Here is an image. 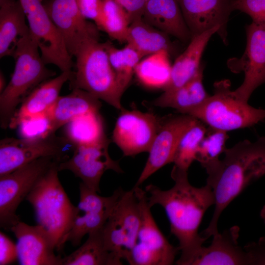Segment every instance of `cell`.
Segmentation results:
<instances>
[{
  "mask_svg": "<svg viewBox=\"0 0 265 265\" xmlns=\"http://www.w3.org/2000/svg\"><path fill=\"white\" fill-rule=\"evenodd\" d=\"M171 176L174 185L162 190L152 184L145 187L149 206L159 205L164 210L170 222L171 233L177 238L181 254L178 265H190L204 241L198 229L207 210L214 205L210 186L197 187L188 179V170L174 165Z\"/></svg>",
  "mask_w": 265,
  "mask_h": 265,
  "instance_id": "6da1fadb",
  "label": "cell"
},
{
  "mask_svg": "<svg viewBox=\"0 0 265 265\" xmlns=\"http://www.w3.org/2000/svg\"><path fill=\"white\" fill-rule=\"evenodd\" d=\"M224 157L206 169L207 184L215 199L213 213L202 235L208 238L218 233L219 218L226 208L252 182L265 175V136L254 142L241 141L226 148Z\"/></svg>",
  "mask_w": 265,
  "mask_h": 265,
  "instance_id": "7a4b0ae2",
  "label": "cell"
},
{
  "mask_svg": "<svg viewBox=\"0 0 265 265\" xmlns=\"http://www.w3.org/2000/svg\"><path fill=\"white\" fill-rule=\"evenodd\" d=\"M55 163L39 180L26 198L35 212L38 224L50 234L56 251L61 252L67 235L80 212L70 201L58 178Z\"/></svg>",
  "mask_w": 265,
  "mask_h": 265,
  "instance_id": "3957f363",
  "label": "cell"
},
{
  "mask_svg": "<svg viewBox=\"0 0 265 265\" xmlns=\"http://www.w3.org/2000/svg\"><path fill=\"white\" fill-rule=\"evenodd\" d=\"M15 61L11 79L0 94V124L9 127L18 106L38 85L56 75L44 62L30 32L17 41L12 56Z\"/></svg>",
  "mask_w": 265,
  "mask_h": 265,
  "instance_id": "277c9868",
  "label": "cell"
},
{
  "mask_svg": "<svg viewBox=\"0 0 265 265\" xmlns=\"http://www.w3.org/2000/svg\"><path fill=\"white\" fill-rule=\"evenodd\" d=\"M74 56L76 69L68 81L70 88L83 90L120 111L125 109L121 104L123 94L103 43L88 40Z\"/></svg>",
  "mask_w": 265,
  "mask_h": 265,
  "instance_id": "5b68a950",
  "label": "cell"
},
{
  "mask_svg": "<svg viewBox=\"0 0 265 265\" xmlns=\"http://www.w3.org/2000/svg\"><path fill=\"white\" fill-rule=\"evenodd\" d=\"M212 96L199 106L187 111L209 127L228 132L251 127L265 119V109L250 106L231 89L228 80L214 84Z\"/></svg>",
  "mask_w": 265,
  "mask_h": 265,
  "instance_id": "8992f818",
  "label": "cell"
},
{
  "mask_svg": "<svg viewBox=\"0 0 265 265\" xmlns=\"http://www.w3.org/2000/svg\"><path fill=\"white\" fill-rule=\"evenodd\" d=\"M61 162L53 157L36 159L17 169L0 176V226L6 231L20 220L16 214L20 203L39 180L55 163Z\"/></svg>",
  "mask_w": 265,
  "mask_h": 265,
  "instance_id": "52a82bcc",
  "label": "cell"
},
{
  "mask_svg": "<svg viewBox=\"0 0 265 265\" xmlns=\"http://www.w3.org/2000/svg\"><path fill=\"white\" fill-rule=\"evenodd\" d=\"M133 189L140 204L141 221L136 242L126 261L131 265H172L179 247L172 245L159 229L145 190L135 186Z\"/></svg>",
  "mask_w": 265,
  "mask_h": 265,
  "instance_id": "ba28073f",
  "label": "cell"
},
{
  "mask_svg": "<svg viewBox=\"0 0 265 265\" xmlns=\"http://www.w3.org/2000/svg\"><path fill=\"white\" fill-rule=\"evenodd\" d=\"M141 221L140 204L133 189L122 192L101 228L107 250L126 260L136 240Z\"/></svg>",
  "mask_w": 265,
  "mask_h": 265,
  "instance_id": "9c48e42d",
  "label": "cell"
},
{
  "mask_svg": "<svg viewBox=\"0 0 265 265\" xmlns=\"http://www.w3.org/2000/svg\"><path fill=\"white\" fill-rule=\"evenodd\" d=\"M28 24L30 34L37 44L47 65L53 64L62 72L72 70L74 63L64 39L39 0H19Z\"/></svg>",
  "mask_w": 265,
  "mask_h": 265,
  "instance_id": "30bf717a",
  "label": "cell"
},
{
  "mask_svg": "<svg viewBox=\"0 0 265 265\" xmlns=\"http://www.w3.org/2000/svg\"><path fill=\"white\" fill-rule=\"evenodd\" d=\"M69 145L63 136L55 133L34 138H4L0 141V176L41 158L64 161Z\"/></svg>",
  "mask_w": 265,
  "mask_h": 265,
  "instance_id": "8fae6325",
  "label": "cell"
},
{
  "mask_svg": "<svg viewBox=\"0 0 265 265\" xmlns=\"http://www.w3.org/2000/svg\"><path fill=\"white\" fill-rule=\"evenodd\" d=\"M161 121L152 112L137 110L121 111L112 132V140L126 157L148 152Z\"/></svg>",
  "mask_w": 265,
  "mask_h": 265,
  "instance_id": "7c38bea8",
  "label": "cell"
},
{
  "mask_svg": "<svg viewBox=\"0 0 265 265\" xmlns=\"http://www.w3.org/2000/svg\"><path fill=\"white\" fill-rule=\"evenodd\" d=\"M109 143L106 137L95 143L74 148L72 157L59 163V171H71L87 187L100 192L101 179L106 171L123 172L119 161L112 159L109 154Z\"/></svg>",
  "mask_w": 265,
  "mask_h": 265,
  "instance_id": "4fadbf2b",
  "label": "cell"
},
{
  "mask_svg": "<svg viewBox=\"0 0 265 265\" xmlns=\"http://www.w3.org/2000/svg\"><path fill=\"white\" fill-rule=\"evenodd\" d=\"M246 30V46L243 55L239 59H231L228 65L233 72L244 73L243 82L234 92L248 102L254 91L265 83V27L252 22Z\"/></svg>",
  "mask_w": 265,
  "mask_h": 265,
  "instance_id": "5bb4252c",
  "label": "cell"
},
{
  "mask_svg": "<svg viewBox=\"0 0 265 265\" xmlns=\"http://www.w3.org/2000/svg\"><path fill=\"white\" fill-rule=\"evenodd\" d=\"M196 120L192 116L180 113L161 117L159 131L148 152L147 161L135 186H139L158 170L173 162L181 137Z\"/></svg>",
  "mask_w": 265,
  "mask_h": 265,
  "instance_id": "9a60e30c",
  "label": "cell"
},
{
  "mask_svg": "<svg viewBox=\"0 0 265 265\" xmlns=\"http://www.w3.org/2000/svg\"><path fill=\"white\" fill-rule=\"evenodd\" d=\"M43 4L72 57L88 40L99 39V28L84 18L76 0H47Z\"/></svg>",
  "mask_w": 265,
  "mask_h": 265,
  "instance_id": "2e32d148",
  "label": "cell"
},
{
  "mask_svg": "<svg viewBox=\"0 0 265 265\" xmlns=\"http://www.w3.org/2000/svg\"><path fill=\"white\" fill-rule=\"evenodd\" d=\"M11 231L17 239L21 265H62V257L55 254L54 243L41 225L31 226L20 221Z\"/></svg>",
  "mask_w": 265,
  "mask_h": 265,
  "instance_id": "e0dca14e",
  "label": "cell"
},
{
  "mask_svg": "<svg viewBox=\"0 0 265 265\" xmlns=\"http://www.w3.org/2000/svg\"><path fill=\"white\" fill-rule=\"evenodd\" d=\"M191 37L215 26L221 28L220 37L227 42V26L232 0H178Z\"/></svg>",
  "mask_w": 265,
  "mask_h": 265,
  "instance_id": "ac0fdd59",
  "label": "cell"
},
{
  "mask_svg": "<svg viewBox=\"0 0 265 265\" xmlns=\"http://www.w3.org/2000/svg\"><path fill=\"white\" fill-rule=\"evenodd\" d=\"M239 231L235 226L213 236L211 244L201 247L190 265H248L246 252L238 242Z\"/></svg>",
  "mask_w": 265,
  "mask_h": 265,
  "instance_id": "d6986e66",
  "label": "cell"
},
{
  "mask_svg": "<svg viewBox=\"0 0 265 265\" xmlns=\"http://www.w3.org/2000/svg\"><path fill=\"white\" fill-rule=\"evenodd\" d=\"M72 70L43 82L35 87L17 109L9 125L15 129L23 121L47 111L55 102L64 84L69 81Z\"/></svg>",
  "mask_w": 265,
  "mask_h": 265,
  "instance_id": "ffe728a7",
  "label": "cell"
},
{
  "mask_svg": "<svg viewBox=\"0 0 265 265\" xmlns=\"http://www.w3.org/2000/svg\"><path fill=\"white\" fill-rule=\"evenodd\" d=\"M142 18L151 26L182 42L192 38L178 0H147Z\"/></svg>",
  "mask_w": 265,
  "mask_h": 265,
  "instance_id": "44dd1931",
  "label": "cell"
},
{
  "mask_svg": "<svg viewBox=\"0 0 265 265\" xmlns=\"http://www.w3.org/2000/svg\"><path fill=\"white\" fill-rule=\"evenodd\" d=\"M100 100L90 93L74 89L66 95L59 96L45 112L53 133L73 119L91 112L100 111Z\"/></svg>",
  "mask_w": 265,
  "mask_h": 265,
  "instance_id": "7402d4cb",
  "label": "cell"
},
{
  "mask_svg": "<svg viewBox=\"0 0 265 265\" xmlns=\"http://www.w3.org/2000/svg\"><path fill=\"white\" fill-rule=\"evenodd\" d=\"M220 26H215L201 34L193 36L184 52L172 65L171 78L163 91L175 90L191 80L198 73L202 65L201 58L212 35H220Z\"/></svg>",
  "mask_w": 265,
  "mask_h": 265,
  "instance_id": "603a6c76",
  "label": "cell"
},
{
  "mask_svg": "<svg viewBox=\"0 0 265 265\" xmlns=\"http://www.w3.org/2000/svg\"><path fill=\"white\" fill-rule=\"evenodd\" d=\"M19 0H0V58L12 56L18 40L29 32Z\"/></svg>",
  "mask_w": 265,
  "mask_h": 265,
  "instance_id": "cb8c5ba5",
  "label": "cell"
},
{
  "mask_svg": "<svg viewBox=\"0 0 265 265\" xmlns=\"http://www.w3.org/2000/svg\"><path fill=\"white\" fill-rule=\"evenodd\" d=\"M203 66L196 75L180 87L170 91H163L153 100L152 105L160 107L175 109L179 113L185 114L202 104L210 96L203 83Z\"/></svg>",
  "mask_w": 265,
  "mask_h": 265,
  "instance_id": "d4e9b609",
  "label": "cell"
},
{
  "mask_svg": "<svg viewBox=\"0 0 265 265\" xmlns=\"http://www.w3.org/2000/svg\"><path fill=\"white\" fill-rule=\"evenodd\" d=\"M126 42L142 57L166 51H174L169 35L146 22L142 18L132 21L129 26Z\"/></svg>",
  "mask_w": 265,
  "mask_h": 265,
  "instance_id": "484cf974",
  "label": "cell"
},
{
  "mask_svg": "<svg viewBox=\"0 0 265 265\" xmlns=\"http://www.w3.org/2000/svg\"><path fill=\"white\" fill-rule=\"evenodd\" d=\"M120 265L122 260L106 248L101 228L89 233L84 243L62 259V265Z\"/></svg>",
  "mask_w": 265,
  "mask_h": 265,
  "instance_id": "4316f807",
  "label": "cell"
},
{
  "mask_svg": "<svg viewBox=\"0 0 265 265\" xmlns=\"http://www.w3.org/2000/svg\"><path fill=\"white\" fill-rule=\"evenodd\" d=\"M63 127V136L73 148L95 143L107 137L100 111L80 115Z\"/></svg>",
  "mask_w": 265,
  "mask_h": 265,
  "instance_id": "83f0119b",
  "label": "cell"
},
{
  "mask_svg": "<svg viewBox=\"0 0 265 265\" xmlns=\"http://www.w3.org/2000/svg\"><path fill=\"white\" fill-rule=\"evenodd\" d=\"M169 56L168 52L161 51L140 60L134 70L140 83L149 88L163 90L171 78L172 65Z\"/></svg>",
  "mask_w": 265,
  "mask_h": 265,
  "instance_id": "f1b7e54d",
  "label": "cell"
},
{
  "mask_svg": "<svg viewBox=\"0 0 265 265\" xmlns=\"http://www.w3.org/2000/svg\"><path fill=\"white\" fill-rule=\"evenodd\" d=\"M103 44L115 73L118 87L123 94L134 74L136 66L142 57L128 44L120 49L109 42Z\"/></svg>",
  "mask_w": 265,
  "mask_h": 265,
  "instance_id": "f546056e",
  "label": "cell"
},
{
  "mask_svg": "<svg viewBox=\"0 0 265 265\" xmlns=\"http://www.w3.org/2000/svg\"><path fill=\"white\" fill-rule=\"evenodd\" d=\"M103 15L99 29L120 42H126L130 19L125 9L115 0H102Z\"/></svg>",
  "mask_w": 265,
  "mask_h": 265,
  "instance_id": "4dcf8cb0",
  "label": "cell"
},
{
  "mask_svg": "<svg viewBox=\"0 0 265 265\" xmlns=\"http://www.w3.org/2000/svg\"><path fill=\"white\" fill-rule=\"evenodd\" d=\"M205 125L197 119L183 134L175 154L173 162L175 166L188 170L196 160L200 142L207 131Z\"/></svg>",
  "mask_w": 265,
  "mask_h": 265,
  "instance_id": "1f68e13d",
  "label": "cell"
},
{
  "mask_svg": "<svg viewBox=\"0 0 265 265\" xmlns=\"http://www.w3.org/2000/svg\"><path fill=\"white\" fill-rule=\"evenodd\" d=\"M228 138L227 132L208 127L200 142L196 160L205 169L215 164L226 149L225 146Z\"/></svg>",
  "mask_w": 265,
  "mask_h": 265,
  "instance_id": "d6a6232c",
  "label": "cell"
},
{
  "mask_svg": "<svg viewBox=\"0 0 265 265\" xmlns=\"http://www.w3.org/2000/svg\"><path fill=\"white\" fill-rule=\"evenodd\" d=\"M112 211L103 212L80 211L67 235L66 242L69 241L74 246H79L84 236L104 226Z\"/></svg>",
  "mask_w": 265,
  "mask_h": 265,
  "instance_id": "836d02e7",
  "label": "cell"
},
{
  "mask_svg": "<svg viewBox=\"0 0 265 265\" xmlns=\"http://www.w3.org/2000/svg\"><path fill=\"white\" fill-rule=\"evenodd\" d=\"M20 138H34L55 133L51 131L49 120L44 112L21 122L17 127Z\"/></svg>",
  "mask_w": 265,
  "mask_h": 265,
  "instance_id": "e575fe53",
  "label": "cell"
},
{
  "mask_svg": "<svg viewBox=\"0 0 265 265\" xmlns=\"http://www.w3.org/2000/svg\"><path fill=\"white\" fill-rule=\"evenodd\" d=\"M232 7L248 14L252 22L265 27V0H232Z\"/></svg>",
  "mask_w": 265,
  "mask_h": 265,
  "instance_id": "d590c367",
  "label": "cell"
},
{
  "mask_svg": "<svg viewBox=\"0 0 265 265\" xmlns=\"http://www.w3.org/2000/svg\"><path fill=\"white\" fill-rule=\"evenodd\" d=\"M85 19L90 20L99 27L103 15L102 0H76Z\"/></svg>",
  "mask_w": 265,
  "mask_h": 265,
  "instance_id": "8d00e7d4",
  "label": "cell"
},
{
  "mask_svg": "<svg viewBox=\"0 0 265 265\" xmlns=\"http://www.w3.org/2000/svg\"><path fill=\"white\" fill-rule=\"evenodd\" d=\"M18 259L17 244L6 235L0 232V265H7Z\"/></svg>",
  "mask_w": 265,
  "mask_h": 265,
  "instance_id": "74e56055",
  "label": "cell"
},
{
  "mask_svg": "<svg viewBox=\"0 0 265 265\" xmlns=\"http://www.w3.org/2000/svg\"><path fill=\"white\" fill-rule=\"evenodd\" d=\"M248 260V265H265V237L257 242H251L244 247Z\"/></svg>",
  "mask_w": 265,
  "mask_h": 265,
  "instance_id": "f35d334b",
  "label": "cell"
},
{
  "mask_svg": "<svg viewBox=\"0 0 265 265\" xmlns=\"http://www.w3.org/2000/svg\"><path fill=\"white\" fill-rule=\"evenodd\" d=\"M127 11L131 23L142 16L147 0H115Z\"/></svg>",
  "mask_w": 265,
  "mask_h": 265,
  "instance_id": "ab89813d",
  "label": "cell"
},
{
  "mask_svg": "<svg viewBox=\"0 0 265 265\" xmlns=\"http://www.w3.org/2000/svg\"><path fill=\"white\" fill-rule=\"evenodd\" d=\"M6 84L5 79L3 73L0 71V93L2 92L5 88Z\"/></svg>",
  "mask_w": 265,
  "mask_h": 265,
  "instance_id": "60d3db41",
  "label": "cell"
},
{
  "mask_svg": "<svg viewBox=\"0 0 265 265\" xmlns=\"http://www.w3.org/2000/svg\"><path fill=\"white\" fill-rule=\"evenodd\" d=\"M260 216L265 224V205L263 206L260 212Z\"/></svg>",
  "mask_w": 265,
  "mask_h": 265,
  "instance_id": "b9f144b4",
  "label": "cell"
},
{
  "mask_svg": "<svg viewBox=\"0 0 265 265\" xmlns=\"http://www.w3.org/2000/svg\"><path fill=\"white\" fill-rule=\"evenodd\" d=\"M39 0L40 1L42 2H44L45 1H46L47 0Z\"/></svg>",
  "mask_w": 265,
  "mask_h": 265,
  "instance_id": "7bdbcfd3",
  "label": "cell"
}]
</instances>
